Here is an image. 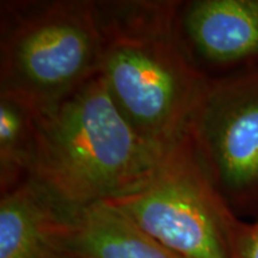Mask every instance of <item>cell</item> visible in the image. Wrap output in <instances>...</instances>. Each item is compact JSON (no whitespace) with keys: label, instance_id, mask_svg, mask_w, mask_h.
Instances as JSON below:
<instances>
[{"label":"cell","instance_id":"9","mask_svg":"<svg viewBox=\"0 0 258 258\" xmlns=\"http://www.w3.org/2000/svg\"><path fill=\"white\" fill-rule=\"evenodd\" d=\"M37 114L15 97L0 95V194L30 179L36 154Z\"/></svg>","mask_w":258,"mask_h":258},{"label":"cell","instance_id":"4","mask_svg":"<svg viewBox=\"0 0 258 258\" xmlns=\"http://www.w3.org/2000/svg\"><path fill=\"white\" fill-rule=\"evenodd\" d=\"M180 258H232L241 220L203 169L188 138L143 179L102 202Z\"/></svg>","mask_w":258,"mask_h":258},{"label":"cell","instance_id":"5","mask_svg":"<svg viewBox=\"0 0 258 258\" xmlns=\"http://www.w3.org/2000/svg\"><path fill=\"white\" fill-rule=\"evenodd\" d=\"M185 137L231 208L258 201V64L208 77Z\"/></svg>","mask_w":258,"mask_h":258},{"label":"cell","instance_id":"2","mask_svg":"<svg viewBox=\"0 0 258 258\" xmlns=\"http://www.w3.org/2000/svg\"><path fill=\"white\" fill-rule=\"evenodd\" d=\"M167 150L139 137L99 72L59 104L37 114L30 179L63 205L84 208L132 188Z\"/></svg>","mask_w":258,"mask_h":258},{"label":"cell","instance_id":"6","mask_svg":"<svg viewBox=\"0 0 258 258\" xmlns=\"http://www.w3.org/2000/svg\"><path fill=\"white\" fill-rule=\"evenodd\" d=\"M175 29L186 57L203 76L258 64V0L178 2Z\"/></svg>","mask_w":258,"mask_h":258},{"label":"cell","instance_id":"3","mask_svg":"<svg viewBox=\"0 0 258 258\" xmlns=\"http://www.w3.org/2000/svg\"><path fill=\"white\" fill-rule=\"evenodd\" d=\"M101 55L96 2H2L0 95L44 112L101 72Z\"/></svg>","mask_w":258,"mask_h":258},{"label":"cell","instance_id":"10","mask_svg":"<svg viewBox=\"0 0 258 258\" xmlns=\"http://www.w3.org/2000/svg\"><path fill=\"white\" fill-rule=\"evenodd\" d=\"M232 258H258V221L240 222Z\"/></svg>","mask_w":258,"mask_h":258},{"label":"cell","instance_id":"8","mask_svg":"<svg viewBox=\"0 0 258 258\" xmlns=\"http://www.w3.org/2000/svg\"><path fill=\"white\" fill-rule=\"evenodd\" d=\"M71 249L76 258H180L102 202L74 209Z\"/></svg>","mask_w":258,"mask_h":258},{"label":"cell","instance_id":"7","mask_svg":"<svg viewBox=\"0 0 258 258\" xmlns=\"http://www.w3.org/2000/svg\"><path fill=\"white\" fill-rule=\"evenodd\" d=\"M73 211L32 179L0 194V258H76Z\"/></svg>","mask_w":258,"mask_h":258},{"label":"cell","instance_id":"1","mask_svg":"<svg viewBox=\"0 0 258 258\" xmlns=\"http://www.w3.org/2000/svg\"><path fill=\"white\" fill-rule=\"evenodd\" d=\"M177 6L176 0L96 2L109 95L139 137L160 150L184 137L208 79L180 47Z\"/></svg>","mask_w":258,"mask_h":258}]
</instances>
